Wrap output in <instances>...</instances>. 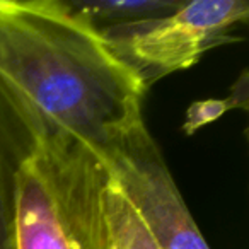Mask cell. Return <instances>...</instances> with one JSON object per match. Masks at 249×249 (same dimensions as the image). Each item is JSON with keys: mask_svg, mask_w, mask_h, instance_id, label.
Masks as SVG:
<instances>
[{"mask_svg": "<svg viewBox=\"0 0 249 249\" xmlns=\"http://www.w3.org/2000/svg\"><path fill=\"white\" fill-rule=\"evenodd\" d=\"M0 86L39 139L75 140L103 160L145 123V84L65 0H0Z\"/></svg>", "mask_w": 249, "mask_h": 249, "instance_id": "1", "label": "cell"}, {"mask_svg": "<svg viewBox=\"0 0 249 249\" xmlns=\"http://www.w3.org/2000/svg\"><path fill=\"white\" fill-rule=\"evenodd\" d=\"M39 133L14 97L0 86V249H14L16 184L21 167L33 156Z\"/></svg>", "mask_w": 249, "mask_h": 249, "instance_id": "5", "label": "cell"}, {"mask_svg": "<svg viewBox=\"0 0 249 249\" xmlns=\"http://www.w3.org/2000/svg\"><path fill=\"white\" fill-rule=\"evenodd\" d=\"M73 12L89 21L97 31L130 28L173 14L183 0H65Z\"/></svg>", "mask_w": 249, "mask_h": 249, "instance_id": "6", "label": "cell"}, {"mask_svg": "<svg viewBox=\"0 0 249 249\" xmlns=\"http://www.w3.org/2000/svg\"><path fill=\"white\" fill-rule=\"evenodd\" d=\"M248 18L246 0H191L156 21L99 33L149 89L162 77L196 65L215 46L237 41L232 31Z\"/></svg>", "mask_w": 249, "mask_h": 249, "instance_id": "3", "label": "cell"}, {"mask_svg": "<svg viewBox=\"0 0 249 249\" xmlns=\"http://www.w3.org/2000/svg\"><path fill=\"white\" fill-rule=\"evenodd\" d=\"M104 162L160 248L210 249L145 123L124 137Z\"/></svg>", "mask_w": 249, "mask_h": 249, "instance_id": "4", "label": "cell"}, {"mask_svg": "<svg viewBox=\"0 0 249 249\" xmlns=\"http://www.w3.org/2000/svg\"><path fill=\"white\" fill-rule=\"evenodd\" d=\"M106 205L114 249H162L111 173Z\"/></svg>", "mask_w": 249, "mask_h": 249, "instance_id": "7", "label": "cell"}, {"mask_svg": "<svg viewBox=\"0 0 249 249\" xmlns=\"http://www.w3.org/2000/svg\"><path fill=\"white\" fill-rule=\"evenodd\" d=\"M109 169L70 139H39L16 184L14 249H114L107 218Z\"/></svg>", "mask_w": 249, "mask_h": 249, "instance_id": "2", "label": "cell"}]
</instances>
